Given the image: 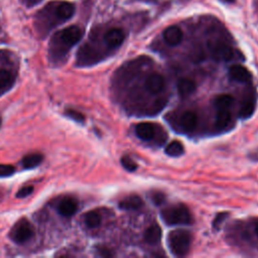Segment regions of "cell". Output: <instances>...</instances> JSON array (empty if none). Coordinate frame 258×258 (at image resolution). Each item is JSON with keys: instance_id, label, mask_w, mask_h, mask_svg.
Masks as SVG:
<instances>
[{"instance_id": "4dcf8cb0", "label": "cell", "mask_w": 258, "mask_h": 258, "mask_svg": "<svg viewBox=\"0 0 258 258\" xmlns=\"http://www.w3.org/2000/svg\"><path fill=\"white\" fill-rule=\"evenodd\" d=\"M146 1H153V0H146Z\"/></svg>"}, {"instance_id": "8fae6325", "label": "cell", "mask_w": 258, "mask_h": 258, "mask_svg": "<svg viewBox=\"0 0 258 258\" xmlns=\"http://www.w3.org/2000/svg\"><path fill=\"white\" fill-rule=\"evenodd\" d=\"M16 82V76L9 70H0V95H3L12 88Z\"/></svg>"}, {"instance_id": "f546056e", "label": "cell", "mask_w": 258, "mask_h": 258, "mask_svg": "<svg viewBox=\"0 0 258 258\" xmlns=\"http://www.w3.org/2000/svg\"><path fill=\"white\" fill-rule=\"evenodd\" d=\"M255 231H256V234L258 235V223H257L256 226H255Z\"/></svg>"}, {"instance_id": "52a82bcc", "label": "cell", "mask_w": 258, "mask_h": 258, "mask_svg": "<svg viewBox=\"0 0 258 258\" xmlns=\"http://www.w3.org/2000/svg\"><path fill=\"white\" fill-rule=\"evenodd\" d=\"M163 38L167 45L177 46L183 40V32L177 25H172L164 30Z\"/></svg>"}, {"instance_id": "4316f807", "label": "cell", "mask_w": 258, "mask_h": 258, "mask_svg": "<svg viewBox=\"0 0 258 258\" xmlns=\"http://www.w3.org/2000/svg\"><path fill=\"white\" fill-rule=\"evenodd\" d=\"M34 191L32 186H25L23 188H21L17 193H16V197L21 199V198H25V197H29L30 195H32V192Z\"/></svg>"}, {"instance_id": "7c38bea8", "label": "cell", "mask_w": 258, "mask_h": 258, "mask_svg": "<svg viewBox=\"0 0 258 258\" xmlns=\"http://www.w3.org/2000/svg\"><path fill=\"white\" fill-rule=\"evenodd\" d=\"M135 133L143 140H150L154 137V134H156V128H154L151 123L143 122L136 126Z\"/></svg>"}, {"instance_id": "f1b7e54d", "label": "cell", "mask_w": 258, "mask_h": 258, "mask_svg": "<svg viewBox=\"0 0 258 258\" xmlns=\"http://www.w3.org/2000/svg\"><path fill=\"white\" fill-rule=\"evenodd\" d=\"M223 1L226 3H232V2H234V0H223Z\"/></svg>"}, {"instance_id": "6da1fadb", "label": "cell", "mask_w": 258, "mask_h": 258, "mask_svg": "<svg viewBox=\"0 0 258 258\" xmlns=\"http://www.w3.org/2000/svg\"><path fill=\"white\" fill-rule=\"evenodd\" d=\"M162 220L169 225H189L193 222V216L188 207L178 204L161 211Z\"/></svg>"}, {"instance_id": "83f0119b", "label": "cell", "mask_w": 258, "mask_h": 258, "mask_svg": "<svg viewBox=\"0 0 258 258\" xmlns=\"http://www.w3.org/2000/svg\"><path fill=\"white\" fill-rule=\"evenodd\" d=\"M152 201L156 205H161L164 201V195L162 193H154L152 196Z\"/></svg>"}, {"instance_id": "cb8c5ba5", "label": "cell", "mask_w": 258, "mask_h": 258, "mask_svg": "<svg viewBox=\"0 0 258 258\" xmlns=\"http://www.w3.org/2000/svg\"><path fill=\"white\" fill-rule=\"evenodd\" d=\"M121 164L123 165L124 169H126L128 172H135L137 169L136 162L132 159H130L127 156H125L121 159Z\"/></svg>"}, {"instance_id": "3957f363", "label": "cell", "mask_w": 258, "mask_h": 258, "mask_svg": "<svg viewBox=\"0 0 258 258\" xmlns=\"http://www.w3.org/2000/svg\"><path fill=\"white\" fill-rule=\"evenodd\" d=\"M82 37V31L80 28L76 27V25H72L67 29H64L61 32H59L56 34L55 41L56 44L61 47V54H64L69 49V48L75 46L78 43Z\"/></svg>"}, {"instance_id": "e0dca14e", "label": "cell", "mask_w": 258, "mask_h": 258, "mask_svg": "<svg viewBox=\"0 0 258 258\" xmlns=\"http://www.w3.org/2000/svg\"><path fill=\"white\" fill-rule=\"evenodd\" d=\"M44 160L43 154L41 153H30L28 156H25L22 161V166L24 169H33V167L40 165Z\"/></svg>"}, {"instance_id": "5b68a950", "label": "cell", "mask_w": 258, "mask_h": 258, "mask_svg": "<svg viewBox=\"0 0 258 258\" xmlns=\"http://www.w3.org/2000/svg\"><path fill=\"white\" fill-rule=\"evenodd\" d=\"M212 57L216 61H230L233 58L234 51L228 44L221 41H212L208 45Z\"/></svg>"}, {"instance_id": "30bf717a", "label": "cell", "mask_w": 258, "mask_h": 258, "mask_svg": "<svg viewBox=\"0 0 258 258\" xmlns=\"http://www.w3.org/2000/svg\"><path fill=\"white\" fill-rule=\"evenodd\" d=\"M125 38V33L120 29H112L108 31L104 36L105 43L110 48H117L122 45Z\"/></svg>"}, {"instance_id": "4fadbf2b", "label": "cell", "mask_w": 258, "mask_h": 258, "mask_svg": "<svg viewBox=\"0 0 258 258\" xmlns=\"http://www.w3.org/2000/svg\"><path fill=\"white\" fill-rule=\"evenodd\" d=\"M161 229L159 224L153 223L145 232V240L150 245L158 244L161 239Z\"/></svg>"}, {"instance_id": "7a4b0ae2", "label": "cell", "mask_w": 258, "mask_h": 258, "mask_svg": "<svg viewBox=\"0 0 258 258\" xmlns=\"http://www.w3.org/2000/svg\"><path fill=\"white\" fill-rule=\"evenodd\" d=\"M192 235L187 230H175L169 235V245L172 252L177 256L186 255L191 248Z\"/></svg>"}, {"instance_id": "44dd1931", "label": "cell", "mask_w": 258, "mask_h": 258, "mask_svg": "<svg viewBox=\"0 0 258 258\" xmlns=\"http://www.w3.org/2000/svg\"><path fill=\"white\" fill-rule=\"evenodd\" d=\"M255 110V103L251 100H245L242 102L240 110H239V116L242 119H247L251 117L252 114Z\"/></svg>"}, {"instance_id": "603a6c76", "label": "cell", "mask_w": 258, "mask_h": 258, "mask_svg": "<svg viewBox=\"0 0 258 258\" xmlns=\"http://www.w3.org/2000/svg\"><path fill=\"white\" fill-rule=\"evenodd\" d=\"M101 221V216L97 211H90L85 215V223L89 228H97Z\"/></svg>"}, {"instance_id": "8992f818", "label": "cell", "mask_w": 258, "mask_h": 258, "mask_svg": "<svg viewBox=\"0 0 258 258\" xmlns=\"http://www.w3.org/2000/svg\"><path fill=\"white\" fill-rule=\"evenodd\" d=\"M164 87V78L158 73L149 75L145 80V88L151 94H159Z\"/></svg>"}, {"instance_id": "5bb4252c", "label": "cell", "mask_w": 258, "mask_h": 258, "mask_svg": "<svg viewBox=\"0 0 258 258\" xmlns=\"http://www.w3.org/2000/svg\"><path fill=\"white\" fill-rule=\"evenodd\" d=\"M144 206V201L141 200L138 196H129L125 199L121 200L119 203V207L122 210L131 211V210H137Z\"/></svg>"}, {"instance_id": "484cf974", "label": "cell", "mask_w": 258, "mask_h": 258, "mask_svg": "<svg viewBox=\"0 0 258 258\" xmlns=\"http://www.w3.org/2000/svg\"><path fill=\"white\" fill-rule=\"evenodd\" d=\"M64 114H66L67 116H69L70 118L74 119L75 121H78V122H84L85 120V116L79 112V111H76L74 109H68L66 110V112H64Z\"/></svg>"}, {"instance_id": "1f68e13d", "label": "cell", "mask_w": 258, "mask_h": 258, "mask_svg": "<svg viewBox=\"0 0 258 258\" xmlns=\"http://www.w3.org/2000/svg\"><path fill=\"white\" fill-rule=\"evenodd\" d=\"M0 125H1V118H0Z\"/></svg>"}, {"instance_id": "ba28073f", "label": "cell", "mask_w": 258, "mask_h": 258, "mask_svg": "<svg viewBox=\"0 0 258 258\" xmlns=\"http://www.w3.org/2000/svg\"><path fill=\"white\" fill-rule=\"evenodd\" d=\"M229 76L232 80H235L237 82H248L251 79V73L241 64H233L229 69Z\"/></svg>"}, {"instance_id": "277c9868", "label": "cell", "mask_w": 258, "mask_h": 258, "mask_svg": "<svg viewBox=\"0 0 258 258\" xmlns=\"http://www.w3.org/2000/svg\"><path fill=\"white\" fill-rule=\"evenodd\" d=\"M33 236V227L25 218H21L9 232V237L15 243L23 244L31 240Z\"/></svg>"}, {"instance_id": "9c48e42d", "label": "cell", "mask_w": 258, "mask_h": 258, "mask_svg": "<svg viewBox=\"0 0 258 258\" xmlns=\"http://www.w3.org/2000/svg\"><path fill=\"white\" fill-rule=\"evenodd\" d=\"M78 209V203L71 197L63 199L59 206H58V212L64 217H71L73 216Z\"/></svg>"}, {"instance_id": "7402d4cb", "label": "cell", "mask_w": 258, "mask_h": 258, "mask_svg": "<svg viewBox=\"0 0 258 258\" xmlns=\"http://www.w3.org/2000/svg\"><path fill=\"white\" fill-rule=\"evenodd\" d=\"M184 150L185 148H184L183 144H180L177 140L172 141V143L167 145V146L165 147V153L170 157L182 156V154L184 153Z\"/></svg>"}, {"instance_id": "2e32d148", "label": "cell", "mask_w": 258, "mask_h": 258, "mask_svg": "<svg viewBox=\"0 0 258 258\" xmlns=\"http://www.w3.org/2000/svg\"><path fill=\"white\" fill-rule=\"evenodd\" d=\"M198 123V116L194 111H186L180 117V125L188 131L195 129Z\"/></svg>"}, {"instance_id": "ac0fdd59", "label": "cell", "mask_w": 258, "mask_h": 258, "mask_svg": "<svg viewBox=\"0 0 258 258\" xmlns=\"http://www.w3.org/2000/svg\"><path fill=\"white\" fill-rule=\"evenodd\" d=\"M234 99L229 94L219 95L214 101V105L217 110H229V108L233 105Z\"/></svg>"}, {"instance_id": "d6986e66", "label": "cell", "mask_w": 258, "mask_h": 258, "mask_svg": "<svg viewBox=\"0 0 258 258\" xmlns=\"http://www.w3.org/2000/svg\"><path fill=\"white\" fill-rule=\"evenodd\" d=\"M74 11H75V8H74V5L72 3L64 2L58 6V8L56 10V14L60 19L67 20L73 16Z\"/></svg>"}, {"instance_id": "ffe728a7", "label": "cell", "mask_w": 258, "mask_h": 258, "mask_svg": "<svg viewBox=\"0 0 258 258\" xmlns=\"http://www.w3.org/2000/svg\"><path fill=\"white\" fill-rule=\"evenodd\" d=\"M231 121V113L229 110H218L216 115L215 125L219 129H223L229 125Z\"/></svg>"}, {"instance_id": "9a60e30c", "label": "cell", "mask_w": 258, "mask_h": 258, "mask_svg": "<svg viewBox=\"0 0 258 258\" xmlns=\"http://www.w3.org/2000/svg\"><path fill=\"white\" fill-rule=\"evenodd\" d=\"M196 88H197L196 83L189 78L180 79L177 83V92L180 96H183V97L193 94L196 91Z\"/></svg>"}, {"instance_id": "d4e9b609", "label": "cell", "mask_w": 258, "mask_h": 258, "mask_svg": "<svg viewBox=\"0 0 258 258\" xmlns=\"http://www.w3.org/2000/svg\"><path fill=\"white\" fill-rule=\"evenodd\" d=\"M16 173L15 166L10 164H0V177H10Z\"/></svg>"}]
</instances>
